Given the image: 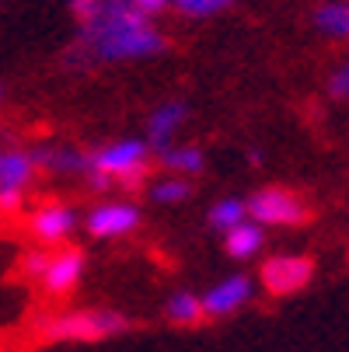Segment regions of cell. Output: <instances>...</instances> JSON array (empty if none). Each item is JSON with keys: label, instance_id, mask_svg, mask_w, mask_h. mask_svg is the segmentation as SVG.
I'll list each match as a JSON object with an SVG mask.
<instances>
[{"label": "cell", "instance_id": "6da1fadb", "mask_svg": "<svg viewBox=\"0 0 349 352\" xmlns=\"http://www.w3.org/2000/svg\"><path fill=\"white\" fill-rule=\"evenodd\" d=\"M168 49V38L151 25L133 0H102V8L91 21H84L77 45L67 53V63L74 70H84L91 63H126V60H147Z\"/></svg>", "mask_w": 349, "mask_h": 352}, {"label": "cell", "instance_id": "7a4b0ae2", "mask_svg": "<svg viewBox=\"0 0 349 352\" xmlns=\"http://www.w3.org/2000/svg\"><path fill=\"white\" fill-rule=\"evenodd\" d=\"M151 171V150L143 140H116L91 154V188H140V182Z\"/></svg>", "mask_w": 349, "mask_h": 352}, {"label": "cell", "instance_id": "3957f363", "mask_svg": "<svg viewBox=\"0 0 349 352\" xmlns=\"http://www.w3.org/2000/svg\"><path fill=\"white\" fill-rule=\"evenodd\" d=\"M133 321L109 307H87V311H67L56 318L39 321V335L45 342H105L123 331H129Z\"/></svg>", "mask_w": 349, "mask_h": 352}, {"label": "cell", "instance_id": "277c9868", "mask_svg": "<svg viewBox=\"0 0 349 352\" xmlns=\"http://www.w3.org/2000/svg\"><path fill=\"white\" fill-rule=\"evenodd\" d=\"M248 220H255L262 227H297L308 223V206L301 195H293L290 188H259L244 199Z\"/></svg>", "mask_w": 349, "mask_h": 352}, {"label": "cell", "instance_id": "5b68a950", "mask_svg": "<svg viewBox=\"0 0 349 352\" xmlns=\"http://www.w3.org/2000/svg\"><path fill=\"white\" fill-rule=\"evenodd\" d=\"M315 276V262L308 255H273L262 265V286L273 296H290L301 293Z\"/></svg>", "mask_w": 349, "mask_h": 352}, {"label": "cell", "instance_id": "8992f818", "mask_svg": "<svg viewBox=\"0 0 349 352\" xmlns=\"http://www.w3.org/2000/svg\"><path fill=\"white\" fill-rule=\"evenodd\" d=\"M143 213L140 206L133 203H102V206H94L84 220V230L98 241H109V237H123V234H133L140 227Z\"/></svg>", "mask_w": 349, "mask_h": 352}, {"label": "cell", "instance_id": "52a82bcc", "mask_svg": "<svg viewBox=\"0 0 349 352\" xmlns=\"http://www.w3.org/2000/svg\"><path fill=\"white\" fill-rule=\"evenodd\" d=\"M77 230V213L67 203H42L32 213V234L42 244H63L70 234Z\"/></svg>", "mask_w": 349, "mask_h": 352}, {"label": "cell", "instance_id": "ba28073f", "mask_svg": "<svg viewBox=\"0 0 349 352\" xmlns=\"http://www.w3.org/2000/svg\"><path fill=\"white\" fill-rule=\"evenodd\" d=\"M248 300H252V279L237 272V276H227L203 293V311H207V318H227L237 307H244Z\"/></svg>", "mask_w": 349, "mask_h": 352}, {"label": "cell", "instance_id": "9c48e42d", "mask_svg": "<svg viewBox=\"0 0 349 352\" xmlns=\"http://www.w3.org/2000/svg\"><path fill=\"white\" fill-rule=\"evenodd\" d=\"M84 251L81 248H63L49 258V269L42 276V286L53 293V296H63V293H74L81 276H84Z\"/></svg>", "mask_w": 349, "mask_h": 352}, {"label": "cell", "instance_id": "30bf717a", "mask_svg": "<svg viewBox=\"0 0 349 352\" xmlns=\"http://www.w3.org/2000/svg\"><path fill=\"white\" fill-rule=\"evenodd\" d=\"M32 157H35V168L49 175H84V178L91 175V157L74 146H39L32 150Z\"/></svg>", "mask_w": 349, "mask_h": 352}, {"label": "cell", "instance_id": "8fae6325", "mask_svg": "<svg viewBox=\"0 0 349 352\" xmlns=\"http://www.w3.org/2000/svg\"><path fill=\"white\" fill-rule=\"evenodd\" d=\"M185 119H189V105H185V102H165V105H158V109L151 112V119H147V133H151L154 150L171 146L168 140H171V133H175Z\"/></svg>", "mask_w": 349, "mask_h": 352}, {"label": "cell", "instance_id": "7c38bea8", "mask_svg": "<svg viewBox=\"0 0 349 352\" xmlns=\"http://www.w3.org/2000/svg\"><path fill=\"white\" fill-rule=\"evenodd\" d=\"M262 244H266V227H262V223H255V220H241L237 227H231V230L224 234V248H227V255H231V258H237V262L259 255Z\"/></svg>", "mask_w": 349, "mask_h": 352}, {"label": "cell", "instance_id": "4fadbf2b", "mask_svg": "<svg viewBox=\"0 0 349 352\" xmlns=\"http://www.w3.org/2000/svg\"><path fill=\"white\" fill-rule=\"evenodd\" d=\"M35 157L32 150H8L4 157H0V188H18L25 192V185H32L35 178Z\"/></svg>", "mask_w": 349, "mask_h": 352}, {"label": "cell", "instance_id": "5bb4252c", "mask_svg": "<svg viewBox=\"0 0 349 352\" xmlns=\"http://www.w3.org/2000/svg\"><path fill=\"white\" fill-rule=\"evenodd\" d=\"M165 318L175 324V328H195V324H203L207 321V311H203V296H195V293H171L168 296V304H165Z\"/></svg>", "mask_w": 349, "mask_h": 352}, {"label": "cell", "instance_id": "9a60e30c", "mask_svg": "<svg viewBox=\"0 0 349 352\" xmlns=\"http://www.w3.org/2000/svg\"><path fill=\"white\" fill-rule=\"evenodd\" d=\"M158 157H161V168H168V171H175L182 178L199 175L203 164H207L199 146H165V150H158Z\"/></svg>", "mask_w": 349, "mask_h": 352}, {"label": "cell", "instance_id": "2e32d148", "mask_svg": "<svg viewBox=\"0 0 349 352\" xmlns=\"http://www.w3.org/2000/svg\"><path fill=\"white\" fill-rule=\"evenodd\" d=\"M315 25L332 38H349V0H332V4L315 8Z\"/></svg>", "mask_w": 349, "mask_h": 352}, {"label": "cell", "instance_id": "e0dca14e", "mask_svg": "<svg viewBox=\"0 0 349 352\" xmlns=\"http://www.w3.org/2000/svg\"><path fill=\"white\" fill-rule=\"evenodd\" d=\"M241 220H248V206H244V199H220V203H213L210 210V227L227 234L231 227H237Z\"/></svg>", "mask_w": 349, "mask_h": 352}, {"label": "cell", "instance_id": "ac0fdd59", "mask_svg": "<svg viewBox=\"0 0 349 352\" xmlns=\"http://www.w3.org/2000/svg\"><path fill=\"white\" fill-rule=\"evenodd\" d=\"M189 195H192V185H189V178H182V175H175V178H165V182L151 185V199H154V203H161V206L185 203Z\"/></svg>", "mask_w": 349, "mask_h": 352}, {"label": "cell", "instance_id": "d6986e66", "mask_svg": "<svg viewBox=\"0 0 349 352\" xmlns=\"http://www.w3.org/2000/svg\"><path fill=\"white\" fill-rule=\"evenodd\" d=\"M175 11H182L185 18H210L224 8H231V0H171Z\"/></svg>", "mask_w": 349, "mask_h": 352}, {"label": "cell", "instance_id": "ffe728a7", "mask_svg": "<svg viewBox=\"0 0 349 352\" xmlns=\"http://www.w3.org/2000/svg\"><path fill=\"white\" fill-rule=\"evenodd\" d=\"M18 269H21L25 279H42L45 269H49V255H45L42 248H28L25 255H21V262H18Z\"/></svg>", "mask_w": 349, "mask_h": 352}, {"label": "cell", "instance_id": "44dd1931", "mask_svg": "<svg viewBox=\"0 0 349 352\" xmlns=\"http://www.w3.org/2000/svg\"><path fill=\"white\" fill-rule=\"evenodd\" d=\"M328 94L339 98V102H346V98H349V60L328 77Z\"/></svg>", "mask_w": 349, "mask_h": 352}, {"label": "cell", "instance_id": "7402d4cb", "mask_svg": "<svg viewBox=\"0 0 349 352\" xmlns=\"http://www.w3.org/2000/svg\"><path fill=\"white\" fill-rule=\"evenodd\" d=\"M98 8H102V0H70V11H74V18L84 25V21H91L94 14H98Z\"/></svg>", "mask_w": 349, "mask_h": 352}, {"label": "cell", "instance_id": "603a6c76", "mask_svg": "<svg viewBox=\"0 0 349 352\" xmlns=\"http://www.w3.org/2000/svg\"><path fill=\"white\" fill-rule=\"evenodd\" d=\"M21 210V192L18 188H0V213H18Z\"/></svg>", "mask_w": 349, "mask_h": 352}, {"label": "cell", "instance_id": "cb8c5ba5", "mask_svg": "<svg viewBox=\"0 0 349 352\" xmlns=\"http://www.w3.org/2000/svg\"><path fill=\"white\" fill-rule=\"evenodd\" d=\"M133 4H136V8H140L147 18H154V14H161V11L171 4V0H133Z\"/></svg>", "mask_w": 349, "mask_h": 352}, {"label": "cell", "instance_id": "d4e9b609", "mask_svg": "<svg viewBox=\"0 0 349 352\" xmlns=\"http://www.w3.org/2000/svg\"><path fill=\"white\" fill-rule=\"evenodd\" d=\"M248 161H252V164H262V154H259V150L252 146V150H248Z\"/></svg>", "mask_w": 349, "mask_h": 352}, {"label": "cell", "instance_id": "484cf974", "mask_svg": "<svg viewBox=\"0 0 349 352\" xmlns=\"http://www.w3.org/2000/svg\"><path fill=\"white\" fill-rule=\"evenodd\" d=\"M0 102H4V84H0Z\"/></svg>", "mask_w": 349, "mask_h": 352}, {"label": "cell", "instance_id": "4316f807", "mask_svg": "<svg viewBox=\"0 0 349 352\" xmlns=\"http://www.w3.org/2000/svg\"><path fill=\"white\" fill-rule=\"evenodd\" d=\"M0 157H4V150H0Z\"/></svg>", "mask_w": 349, "mask_h": 352}]
</instances>
